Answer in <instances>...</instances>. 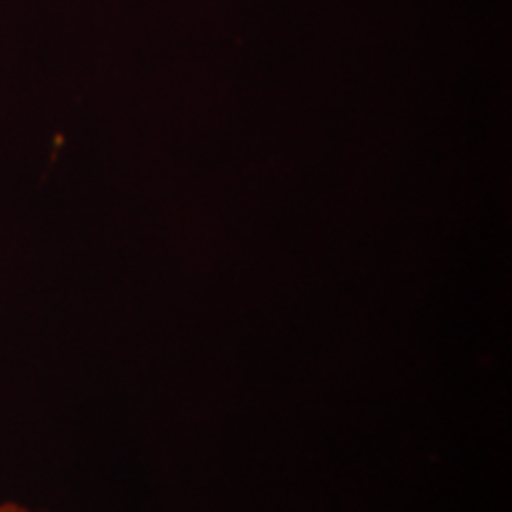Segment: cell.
Segmentation results:
<instances>
[{"mask_svg":"<svg viewBox=\"0 0 512 512\" xmlns=\"http://www.w3.org/2000/svg\"><path fill=\"white\" fill-rule=\"evenodd\" d=\"M0 512H36V510H29L27 505L15 503V501H3L0 503Z\"/></svg>","mask_w":512,"mask_h":512,"instance_id":"6da1fadb","label":"cell"}]
</instances>
